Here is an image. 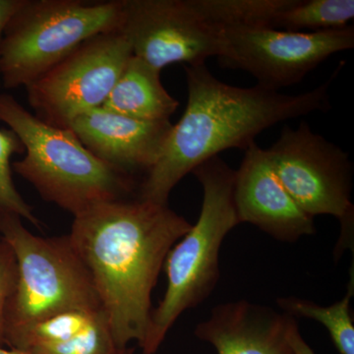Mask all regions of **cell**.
Listing matches in <instances>:
<instances>
[{"instance_id":"obj_7","label":"cell","mask_w":354,"mask_h":354,"mask_svg":"<svg viewBox=\"0 0 354 354\" xmlns=\"http://www.w3.org/2000/svg\"><path fill=\"white\" fill-rule=\"evenodd\" d=\"M279 180L307 215L335 216L342 236L353 234V165L341 147L317 134L306 121L285 125L266 150Z\"/></svg>"},{"instance_id":"obj_17","label":"cell","mask_w":354,"mask_h":354,"mask_svg":"<svg viewBox=\"0 0 354 354\" xmlns=\"http://www.w3.org/2000/svg\"><path fill=\"white\" fill-rule=\"evenodd\" d=\"M354 18L353 0H293L272 29L315 32L342 29Z\"/></svg>"},{"instance_id":"obj_12","label":"cell","mask_w":354,"mask_h":354,"mask_svg":"<svg viewBox=\"0 0 354 354\" xmlns=\"http://www.w3.org/2000/svg\"><path fill=\"white\" fill-rule=\"evenodd\" d=\"M174 124L145 121L102 108L78 116L72 130L93 155L118 171L134 176L157 164Z\"/></svg>"},{"instance_id":"obj_4","label":"cell","mask_w":354,"mask_h":354,"mask_svg":"<svg viewBox=\"0 0 354 354\" xmlns=\"http://www.w3.org/2000/svg\"><path fill=\"white\" fill-rule=\"evenodd\" d=\"M203 188L199 218L189 232L172 246L165 258L167 290L153 309L143 344V354H155L174 323L187 310L208 299L220 281L221 244L241 225L235 208V169L220 156L192 171Z\"/></svg>"},{"instance_id":"obj_2","label":"cell","mask_w":354,"mask_h":354,"mask_svg":"<svg viewBox=\"0 0 354 354\" xmlns=\"http://www.w3.org/2000/svg\"><path fill=\"white\" fill-rule=\"evenodd\" d=\"M342 66L318 87L286 95L257 85L235 87L216 78L206 64L186 65L187 106L137 197L167 205L181 179L209 158L227 149L246 150L257 135L283 121L329 111L330 86Z\"/></svg>"},{"instance_id":"obj_11","label":"cell","mask_w":354,"mask_h":354,"mask_svg":"<svg viewBox=\"0 0 354 354\" xmlns=\"http://www.w3.org/2000/svg\"><path fill=\"white\" fill-rule=\"evenodd\" d=\"M234 197L239 223H250L276 241L295 243L316 232L314 218L292 199L256 142L235 171Z\"/></svg>"},{"instance_id":"obj_8","label":"cell","mask_w":354,"mask_h":354,"mask_svg":"<svg viewBox=\"0 0 354 354\" xmlns=\"http://www.w3.org/2000/svg\"><path fill=\"white\" fill-rule=\"evenodd\" d=\"M132 55L120 30L88 39L26 87L34 115L51 127L69 129L78 116L102 108Z\"/></svg>"},{"instance_id":"obj_23","label":"cell","mask_w":354,"mask_h":354,"mask_svg":"<svg viewBox=\"0 0 354 354\" xmlns=\"http://www.w3.org/2000/svg\"><path fill=\"white\" fill-rule=\"evenodd\" d=\"M24 0H0V43L4 30L14 13L22 6Z\"/></svg>"},{"instance_id":"obj_18","label":"cell","mask_w":354,"mask_h":354,"mask_svg":"<svg viewBox=\"0 0 354 354\" xmlns=\"http://www.w3.org/2000/svg\"><path fill=\"white\" fill-rule=\"evenodd\" d=\"M104 315V311L64 312L9 333L6 335V344L27 351L36 346L58 344L80 334Z\"/></svg>"},{"instance_id":"obj_6","label":"cell","mask_w":354,"mask_h":354,"mask_svg":"<svg viewBox=\"0 0 354 354\" xmlns=\"http://www.w3.org/2000/svg\"><path fill=\"white\" fill-rule=\"evenodd\" d=\"M1 239L17 261L15 290L7 304L6 335L64 312L104 311L85 263L68 234L41 237L23 225L22 218H7Z\"/></svg>"},{"instance_id":"obj_1","label":"cell","mask_w":354,"mask_h":354,"mask_svg":"<svg viewBox=\"0 0 354 354\" xmlns=\"http://www.w3.org/2000/svg\"><path fill=\"white\" fill-rule=\"evenodd\" d=\"M192 225L146 200L102 203L74 216L68 237L88 268L118 348L143 344L165 258Z\"/></svg>"},{"instance_id":"obj_10","label":"cell","mask_w":354,"mask_h":354,"mask_svg":"<svg viewBox=\"0 0 354 354\" xmlns=\"http://www.w3.org/2000/svg\"><path fill=\"white\" fill-rule=\"evenodd\" d=\"M120 31L133 55L160 71L174 64H205L220 51L221 31L193 0H123Z\"/></svg>"},{"instance_id":"obj_22","label":"cell","mask_w":354,"mask_h":354,"mask_svg":"<svg viewBox=\"0 0 354 354\" xmlns=\"http://www.w3.org/2000/svg\"><path fill=\"white\" fill-rule=\"evenodd\" d=\"M288 342H290L293 354H316L300 334L297 321H295L290 327V333H288Z\"/></svg>"},{"instance_id":"obj_9","label":"cell","mask_w":354,"mask_h":354,"mask_svg":"<svg viewBox=\"0 0 354 354\" xmlns=\"http://www.w3.org/2000/svg\"><path fill=\"white\" fill-rule=\"evenodd\" d=\"M354 48L353 26L315 32L272 28L221 30L218 62L223 68L248 72L257 86L278 92L299 83L335 53Z\"/></svg>"},{"instance_id":"obj_14","label":"cell","mask_w":354,"mask_h":354,"mask_svg":"<svg viewBox=\"0 0 354 354\" xmlns=\"http://www.w3.org/2000/svg\"><path fill=\"white\" fill-rule=\"evenodd\" d=\"M160 72L132 55L102 108L135 120H169L179 102L162 85Z\"/></svg>"},{"instance_id":"obj_24","label":"cell","mask_w":354,"mask_h":354,"mask_svg":"<svg viewBox=\"0 0 354 354\" xmlns=\"http://www.w3.org/2000/svg\"><path fill=\"white\" fill-rule=\"evenodd\" d=\"M0 354H30L26 353V351H18V349L11 348L10 351L8 349H4L3 346H0Z\"/></svg>"},{"instance_id":"obj_16","label":"cell","mask_w":354,"mask_h":354,"mask_svg":"<svg viewBox=\"0 0 354 354\" xmlns=\"http://www.w3.org/2000/svg\"><path fill=\"white\" fill-rule=\"evenodd\" d=\"M203 17L218 31L232 28H272L293 0H193Z\"/></svg>"},{"instance_id":"obj_20","label":"cell","mask_w":354,"mask_h":354,"mask_svg":"<svg viewBox=\"0 0 354 354\" xmlns=\"http://www.w3.org/2000/svg\"><path fill=\"white\" fill-rule=\"evenodd\" d=\"M30 354H133L134 349L120 348L114 342L106 316L67 341L36 346Z\"/></svg>"},{"instance_id":"obj_3","label":"cell","mask_w":354,"mask_h":354,"mask_svg":"<svg viewBox=\"0 0 354 354\" xmlns=\"http://www.w3.org/2000/svg\"><path fill=\"white\" fill-rule=\"evenodd\" d=\"M0 122L24 146V158L12 162L13 171L44 201L73 216L134 192V177L93 155L72 130L46 124L6 93L0 94Z\"/></svg>"},{"instance_id":"obj_5","label":"cell","mask_w":354,"mask_h":354,"mask_svg":"<svg viewBox=\"0 0 354 354\" xmlns=\"http://www.w3.org/2000/svg\"><path fill=\"white\" fill-rule=\"evenodd\" d=\"M123 0H24L0 43V79L7 90L28 87L97 35L118 31Z\"/></svg>"},{"instance_id":"obj_13","label":"cell","mask_w":354,"mask_h":354,"mask_svg":"<svg viewBox=\"0 0 354 354\" xmlns=\"http://www.w3.org/2000/svg\"><path fill=\"white\" fill-rule=\"evenodd\" d=\"M295 321L281 310L237 300L214 307L194 334L216 354H293L288 333Z\"/></svg>"},{"instance_id":"obj_19","label":"cell","mask_w":354,"mask_h":354,"mask_svg":"<svg viewBox=\"0 0 354 354\" xmlns=\"http://www.w3.org/2000/svg\"><path fill=\"white\" fill-rule=\"evenodd\" d=\"M24 151L22 142L12 130L0 129V227L7 218H20L37 228L43 227V223L21 196L13 181L11 158L16 153H24Z\"/></svg>"},{"instance_id":"obj_21","label":"cell","mask_w":354,"mask_h":354,"mask_svg":"<svg viewBox=\"0 0 354 354\" xmlns=\"http://www.w3.org/2000/svg\"><path fill=\"white\" fill-rule=\"evenodd\" d=\"M17 261L9 244L0 237V346L6 344L7 304L17 283Z\"/></svg>"},{"instance_id":"obj_15","label":"cell","mask_w":354,"mask_h":354,"mask_svg":"<svg viewBox=\"0 0 354 354\" xmlns=\"http://www.w3.org/2000/svg\"><path fill=\"white\" fill-rule=\"evenodd\" d=\"M354 295L353 266L346 295L330 306L297 297H279V310L292 318H307L326 328L339 354H354V326L351 304Z\"/></svg>"}]
</instances>
